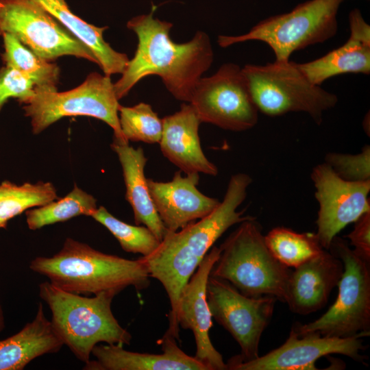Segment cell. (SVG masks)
<instances>
[{
	"label": "cell",
	"mask_w": 370,
	"mask_h": 370,
	"mask_svg": "<svg viewBox=\"0 0 370 370\" xmlns=\"http://www.w3.org/2000/svg\"><path fill=\"white\" fill-rule=\"evenodd\" d=\"M163 353H138L123 349V345H96L95 360L85 363V370H207L194 356L184 352L176 339L165 333L161 340Z\"/></svg>",
	"instance_id": "obj_20"
},
{
	"label": "cell",
	"mask_w": 370,
	"mask_h": 370,
	"mask_svg": "<svg viewBox=\"0 0 370 370\" xmlns=\"http://www.w3.org/2000/svg\"><path fill=\"white\" fill-rule=\"evenodd\" d=\"M159 143L162 154L186 174L204 173L215 176L218 168L205 156L199 137L201 123L193 106L181 105L180 110L162 119Z\"/></svg>",
	"instance_id": "obj_18"
},
{
	"label": "cell",
	"mask_w": 370,
	"mask_h": 370,
	"mask_svg": "<svg viewBox=\"0 0 370 370\" xmlns=\"http://www.w3.org/2000/svg\"><path fill=\"white\" fill-rule=\"evenodd\" d=\"M64 343L39 303L34 319L19 332L0 339V370H22L35 358L56 353Z\"/></svg>",
	"instance_id": "obj_22"
},
{
	"label": "cell",
	"mask_w": 370,
	"mask_h": 370,
	"mask_svg": "<svg viewBox=\"0 0 370 370\" xmlns=\"http://www.w3.org/2000/svg\"><path fill=\"white\" fill-rule=\"evenodd\" d=\"M201 123L240 132L254 127L258 110L241 68L234 63L221 65L212 76L201 77L189 102Z\"/></svg>",
	"instance_id": "obj_11"
},
{
	"label": "cell",
	"mask_w": 370,
	"mask_h": 370,
	"mask_svg": "<svg viewBox=\"0 0 370 370\" xmlns=\"http://www.w3.org/2000/svg\"><path fill=\"white\" fill-rule=\"evenodd\" d=\"M119 114L121 132L127 141L160 143L162 120L150 105L143 102L132 107L120 105Z\"/></svg>",
	"instance_id": "obj_29"
},
{
	"label": "cell",
	"mask_w": 370,
	"mask_h": 370,
	"mask_svg": "<svg viewBox=\"0 0 370 370\" xmlns=\"http://www.w3.org/2000/svg\"><path fill=\"white\" fill-rule=\"evenodd\" d=\"M35 1L92 51L104 75L123 73L130 60L103 39L107 26L99 27L83 21L71 11L65 0Z\"/></svg>",
	"instance_id": "obj_23"
},
{
	"label": "cell",
	"mask_w": 370,
	"mask_h": 370,
	"mask_svg": "<svg viewBox=\"0 0 370 370\" xmlns=\"http://www.w3.org/2000/svg\"><path fill=\"white\" fill-rule=\"evenodd\" d=\"M34 82L27 75L8 66L0 68V111L11 98L25 104L34 94Z\"/></svg>",
	"instance_id": "obj_31"
},
{
	"label": "cell",
	"mask_w": 370,
	"mask_h": 370,
	"mask_svg": "<svg viewBox=\"0 0 370 370\" xmlns=\"http://www.w3.org/2000/svg\"><path fill=\"white\" fill-rule=\"evenodd\" d=\"M97 209L95 198L75 185L64 197L28 210L26 221L29 229L36 230L79 215L91 217Z\"/></svg>",
	"instance_id": "obj_27"
},
{
	"label": "cell",
	"mask_w": 370,
	"mask_h": 370,
	"mask_svg": "<svg viewBox=\"0 0 370 370\" xmlns=\"http://www.w3.org/2000/svg\"><path fill=\"white\" fill-rule=\"evenodd\" d=\"M119 106L110 77L92 73L82 84L68 91L35 86L34 95L23 109L25 115L31 119L35 134L63 117L87 116L110 126L114 132L113 138L127 141L119 124Z\"/></svg>",
	"instance_id": "obj_9"
},
{
	"label": "cell",
	"mask_w": 370,
	"mask_h": 370,
	"mask_svg": "<svg viewBox=\"0 0 370 370\" xmlns=\"http://www.w3.org/2000/svg\"><path fill=\"white\" fill-rule=\"evenodd\" d=\"M176 171L167 182L147 179L151 198L156 212L168 231L176 232L210 214L219 204L215 198L197 188L199 173Z\"/></svg>",
	"instance_id": "obj_16"
},
{
	"label": "cell",
	"mask_w": 370,
	"mask_h": 370,
	"mask_svg": "<svg viewBox=\"0 0 370 370\" xmlns=\"http://www.w3.org/2000/svg\"><path fill=\"white\" fill-rule=\"evenodd\" d=\"M341 178L353 182L370 180V147L357 154L329 152L325 161Z\"/></svg>",
	"instance_id": "obj_30"
},
{
	"label": "cell",
	"mask_w": 370,
	"mask_h": 370,
	"mask_svg": "<svg viewBox=\"0 0 370 370\" xmlns=\"http://www.w3.org/2000/svg\"><path fill=\"white\" fill-rule=\"evenodd\" d=\"M156 6L148 14L130 19L127 27L137 36L135 54L121 78L114 84L116 97H125L143 77L158 75L177 100L190 102L201 75L210 67L214 54L209 36L197 31L184 43L170 37L173 24L153 17Z\"/></svg>",
	"instance_id": "obj_2"
},
{
	"label": "cell",
	"mask_w": 370,
	"mask_h": 370,
	"mask_svg": "<svg viewBox=\"0 0 370 370\" xmlns=\"http://www.w3.org/2000/svg\"><path fill=\"white\" fill-rule=\"evenodd\" d=\"M350 34L341 47L322 57L298 66L313 84L321 86L328 79L345 73H370V26L360 11L354 9L349 15Z\"/></svg>",
	"instance_id": "obj_19"
},
{
	"label": "cell",
	"mask_w": 370,
	"mask_h": 370,
	"mask_svg": "<svg viewBox=\"0 0 370 370\" xmlns=\"http://www.w3.org/2000/svg\"><path fill=\"white\" fill-rule=\"evenodd\" d=\"M329 249L343 266L336 300L317 320L293 329L298 334L317 333L332 337L367 336L370 331L369 262L357 256L346 241L336 236Z\"/></svg>",
	"instance_id": "obj_8"
},
{
	"label": "cell",
	"mask_w": 370,
	"mask_h": 370,
	"mask_svg": "<svg viewBox=\"0 0 370 370\" xmlns=\"http://www.w3.org/2000/svg\"><path fill=\"white\" fill-rule=\"evenodd\" d=\"M5 328V317L1 302L0 301V333Z\"/></svg>",
	"instance_id": "obj_33"
},
{
	"label": "cell",
	"mask_w": 370,
	"mask_h": 370,
	"mask_svg": "<svg viewBox=\"0 0 370 370\" xmlns=\"http://www.w3.org/2000/svg\"><path fill=\"white\" fill-rule=\"evenodd\" d=\"M29 269L64 291L85 295L103 292L116 295L131 286L140 291L150 283L140 258L132 260L105 254L71 238L53 256L33 259Z\"/></svg>",
	"instance_id": "obj_3"
},
{
	"label": "cell",
	"mask_w": 370,
	"mask_h": 370,
	"mask_svg": "<svg viewBox=\"0 0 370 370\" xmlns=\"http://www.w3.org/2000/svg\"><path fill=\"white\" fill-rule=\"evenodd\" d=\"M206 297L212 317L238 343L241 354L230 359L248 361L258 357L261 336L268 325L277 298L248 297L225 280L209 276Z\"/></svg>",
	"instance_id": "obj_12"
},
{
	"label": "cell",
	"mask_w": 370,
	"mask_h": 370,
	"mask_svg": "<svg viewBox=\"0 0 370 370\" xmlns=\"http://www.w3.org/2000/svg\"><path fill=\"white\" fill-rule=\"evenodd\" d=\"M39 296L48 305L50 321L64 345L82 362L90 360L99 343L130 344L132 335L119 324L111 310L114 293L82 296L47 281L39 284Z\"/></svg>",
	"instance_id": "obj_4"
},
{
	"label": "cell",
	"mask_w": 370,
	"mask_h": 370,
	"mask_svg": "<svg viewBox=\"0 0 370 370\" xmlns=\"http://www.w3.org/2000/svg\"><path fill=\"white\" fill-rule=\"evenodd\" d=\"M220 254V247L214 246L205 256L182 289L177 311L179 326L193 333L196 344L194 357L207 370L227 369L221 354L214 347L209 336L212 317L206 297L208 280Z\"/></svg>",
	"instance_id": "obj_15"
},
{
	"label": "cell",
	"mask_w": 370,
	"mask_h": 370,
	"mask_svg": "<svg viewBox=\"0 0 370 370\" xmlns=\"http://www.w3.org/2000/svg\"><path fill=\"white\" fill-rule=\"evenodd\" d=\"M311 179L319 206L317 235L321 246L329 249L340 231L370 211V180H345L325 162L312 169Z\"/></svg>",
	"instance_id": "obj_13"
},
{
	"label": "cell",
	"mask_w": 370,
	"mask_h": 370,
	"mask_svg": "<svg viewBox=\"0 0 370 370\" xmlns=\"http://www.w3.org/2000/svg\"><path fill=\"white\" fill-rule=\"evenodd\" d=\"M58 198L49 182L24 183L17 185L5 180L0 184V229L8 221L32 207L44 206Z\"/></svg>",
	"instance_id": "obj_26"
},
{
	"label": "cell",
	"mask_w": 370,
	"mask_h": 370,
	"mask_svg": "<svg viewBox=\"0 0 370 370\" xmlns=\"http://www.w3.org/2000/svg\"><path fill=\"white\" fill-rule=\"evenodd\" d=\"M219 247L210 276L227 281L246 296L284 301L292 271L271 254L254 218L241 222Z\"/></svg>",
	"instance_id": "obj_5"
},
{
	"label": "cell",
	"mask_w": 370,
	"mask_h": 370,
	"mask_svg": "<svg viewBox=\"0 0 370 370\" xmlns=\"http://www.w3.org/2000/svg\"><path fill=\"white\" fill-rule=\"evenodd\" d=\"M3 33L47 61L73 56L98 64L92 51L35 0H0V36Z\"/></svg>",
	"instance_id": "obj_10"
},
{
	"label": "cell",
	"mask_w": 370,
	"mask_h": 370,
	"mask_svg": "<svg viewBox=\"0 0 370 370\" xmlns=\"http://www.w3.org/2000/svg\"><path fill=\"white\" fill-rule=\"evenodd\" d=\"M264 240L273 256L289 268L301 265L325 249L317 234L298 233L284 227L272 229Z\"/></svg>",
	"instance_id": "obj_25"
},
{
	"label": "cell",
	"mask_w": 370,
	"mask_h": 370,
	"mask_svg": "<svg viewBox=\"0 0 370 370\" xmlns=\"http://www.w3.org/2000/svg\"><path fill=\"white\" fill-rule=\"evenodd\" d=\"M111 147L117 154L122 166L126 188L125 199L134 212L136 225L143 224L161 241L167 232L150 196L144 170L147 162L144 151L129 142L113 138Z\"/></svg>",
	"instance_id": "obj_21"
},
{
	"label": "cell",
	"mask_w": 370,
	"mask_h": 370,
	"mask_svg": "<svg viewBox=\"0 0 370 370\" xmlns=\"http://www.w3.org/2000/svg\"><path fill=\"white\" fill-rule=\"evenodd\" d=\"M353 230L346 236L357 256L370 262V211L364 213L355 222Z\"/></svg>",
	"instance_id": "obj_32"
},
{
	"label": "cell",
	"mask_w": 370,
	"mask_h": 370,
	"mask_svg": "<svg viewBox=\"0 0 370 370\" xmlns=\"http://www.w3.org/2000/svg\"><path fill=\"white\" fill-rule=\"evenodd\" d=\"M1 36L4 65L28 76L37 87L57 88L60 69L56 64L39 57L13 35L3 33Z\"/></svg>",
	"instance_id": "obj_24"
},
{
	"label": "cell",
	"mask_w": 370,
	"mask_h": 370,
	"mask_svg": "<svg viewBox=\"0 0 370 370\" xmlns=\"http://www.w3.org/2000/svg\"><path fill=\"white\" fill-rule=\"evenodd\" d=\"M91 217L106 227L126 252L147 256L160 244L161 241L148 227L125 223L112 215L103 206L97 208Z\"/></svg>",
	"instance_id": "obj_28"
},
{
	"label": "cell",
	"mask_w": 370,
	"mask_h": 370,
	"mask_svg": "<svg viewBox=\"0 0 370 370\" xmlns=\"http://www.w3.org/2000/svg\"><path fill=\"white\" fill-rule=\"evenodd\" d=\"M242 70L258 112L267 116L304 112L320 124L323 112L338 101L336 95L312 83L290 60L246 64Z\"/></svg>",
	"instance_id": "obj_6"
},
{
	"label": "cell",
	"mask_w": 370,
	"mask_h": 370,
	"mask_svg": "<svg viewBox=\"0 0 370 370\" xmlns=\"http://www.w3.org/2000/svg\"><path fill=\"white\" fill-rule=\"evenodd\" d=\"M252 182L247 173L231 176L223 199L207 216L176 231H167L155 251L142 256L149 277L164 288L171 305L166 334L180 339L177 311L180 294L215 241L230 227L251 218L238 211Z\"/></svg>",
	"instance_id": "obj_1"
},
{
	"label": "cell",
	"mask_w": 370,
	"mask_h": 370,
	"mask_svg": "<svg viewBox=\"0 0 370 370\" xmlns=\"http://www.w3.org/2000/svg\"><path fill=\"white\" fill-rule=\"evenodd\" d=\"M343 271L341 260L324 249L291 271L284 302L297 314H307L327 303Z\"/></svg>",
	"instance_id": "obj_17"
},
{
	"label": "cell",
	"mask_w": 370,
	"mask_h": 370,
	"mask_svg": "<svg viewBox=\"0 0 370 370\" xmlns=\"http://www.w3.org/2000/svg\"><path fill=\"white\" fill-rule=\"evenodd\" d=\"M345 0H308L291 12L264 19L247 33L218 37L221 47L249 40H259L273 50L275 60H290L291 55L333 37L338 29L337 13Z\"/></svg>",
	"instance_id": "obj_7"
},
{
	"label": "cell",
	"mask_w": 370,
	"mask_h": 370,
	"mask_svg": "<svg viewBox=\"0 0 370 370\" xmlns=\"http://www.w3.org/2000/svg\"><path fill=\"white\" fill-rule=\"evenodd\" d=\"M364 349L361 338H339L317 333L298 334L293 328L286 342L263 356L248 361L232 359L226 364L230 370H314L316 361L331 354L345 355L362 360Z\"/></svg>",
	"instance_id": "obj_14"
}]
</instances>
